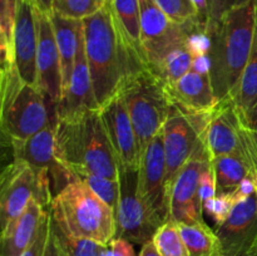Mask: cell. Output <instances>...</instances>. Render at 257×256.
I'll return each instance as SVG.
<instances>
[{
  "label": "cell",
  "mask_w": 257,
  "mask_h": 256,
  "mask_svg": "<svg viewBox=\"0 0 257 256\" xmlns=\"http://www.w3.org/2000/svg\"><path fill=\"white\" fill-rule=\"evenodd\" d=\"M83 27L88 67L100 108L118 94L128 73L147 65L124 45L108 3L94 14L84 18Z\"/></svg>",
  "instance_id": "obj_1"
},
{
  "label": "cell",
  "mask_w": 257,
  "mask_h": 256,
  "mask_svg": "<svg viewBox=\"0 0 257 256\" xmlns=\"http://www.w3.org/2000/svg\"><path fill=\"white\" fill-rule=\"evenodd\" d=\"M256 2L228 9L210 30L208 74L217 100L230 98L247 64L253 43Z\"/></svg>",
  "instance_id": "obj_2"
},
{
  "label": "cell",
  "mask_w": 257,
  "mask_h": 256,
  "mask_svg": "<svg viewBox=\"0 0 257 256\" xmlns=\"http://www.w3.org/2000/svg\"><path fill=\"white\" fill-rule=\"evenodd\" d=\"M58 160L79 177L85 173L119 180V165L109 142L99 109L72 119H58L55 132Z\"/></svg>",
  "instance_id": "obj_3"
},
{
  "label": "cell",
  "mask_w": 257,
  "mask_h": 256,
  "mask_svg": "<svg viewBox=\"0 0 257 256\" xmlns=\"http://www.w3.org/2000/svg\"><path fill=\"white\" fill-rule=\"evenodd\" d=\"M57 105L38 88L25 83L15 62L2 60L0 130L3 143L9 147L29 140L57 118Z\"/></svg>",
  "instance_id": "obj_4"
},
{
  "label": "cell",
  "mask_w": 257,
  "mask_h": 256,
  "mask_svg": "<svg viewBox=\"0 0 257 256\" xmlns=\"http://www.w3.org/2000/svg\"><path fill=\"white\" fill-rule=\"evenodd\" d=\"M50 215L78 237L109 245L117 233L115 212L84 181L65 186L50 205Z\"/></svg>",
  "instance_id": "obj_5"
},
{
  "label": "cell",
  "mask_w": 257,
  "mask_h": 256,
  "mask_svg": "<svg viewBox=\"0 0 257 256\" xmlns=\"http://www.w3.org/2000/svg\"><path fill=\"white\" fill-rule=\"evenodd\" d=\"M137 135L141 152L162 131L173 105L166 85L147 67L130 72L119 89Z\"/></svg>",
  "instance_id": "obj_6"
},
{
  "label": "cell",
  "mask_w": 257,
  "mask_h": 256,
  "mask_svg": "<svg viewBox=\"0 0 257 256\" xmlns=\"http://www.w3.org/2000/svg\"><path fill=\"white\" fill-rule=\"evenodd\" d=\"M52 181L48 170L14 160L4 168L0 178V225L2 232L14 222L32 200L44 207L53 202Z\"/></svg>",
  "instance_id": "obj_7"
},
{
  "label": "cell",
  "mask_w": 257,
  "mask_h": 256,
  "mask_svg": "<svg viewBox=\"0 0 257 256\" xmlns=\"http://www.w3.org/2000/svg\"><path fill=\"white\" fill-rule=\"evenodd\" d=\"M138 196L158 226H162L170 220V195L166 188L163 128L148 142L141 155Z\"/></svg>",
  "instance_id": "obj_8"
},
{
  "label": "cell",
  "mask_w": 257,
  "mask_h": 256,
  "mask_svg": "<svg viewBox=\"0 0 257 256\" xmlns=\"http://www.w3.org/2000/svg\"><path fill=\"white\" fill-rule=\"evenodd\" d=\"M117 233L131 242L145 245L153 240L160 228L138 196V171L119 166V202L117 213Z\"/></svg>",
  "instance_id": "obj_9"
},
{
  "label": "cell",
  "mask_w": 257,
  "mask_h": 256,
  "mask_svg": "<svg viewBox=\"0 0 257 256\" xmlns=\"http://www.w3.org/2000/svg\"><path fill=\"white\" fill-rule=\"evenodd\" d=\"M211 165V158L201 140L185 167L178 173L171 190L170 218L176 223L203 222V202L200 196V180Z\"/></svg>",
  "instance_id": "obj_10"
},
{
  "label": "cell",
  "mask_w": 257,
  "mask_h": 256,
  "mask_svg": "<svg viewBox=\"0 0 257 256\" xmlns=\"http://www.w3.org/2000/svg\"><path fill=\"white\" fill-rule=\"evenodd\" d=\"M141 42L147 68L153 67L166 52L187 39L191 22L177 24L155 0H140Z\"/></svg>",
  "instance_id": "obj_11"
},
{
  "label": "cell",
  "mask_w": 257,
  "mask_h": 256,
  "mask_svg": "<svg viewBox=\"0 0 257 256\" xmlns=\"http://www.w3.org/2000/svg\"><path fill=\"white\" fill-rule=\"evenodd\" d=\"M171 103L190 119L198 133L202 132L207 115L218 104L207 69L192 67L182 78L166 85Z\"/></svg>",
  "instance_id": "obj_12"
},
{
  "label": "cell",
  "mask_w": 257,
  "mask_h": 256,
  "mask_svg": "<svg viewBox=\"0 0 257 256\" xmlns=\"http://www.w3.org/2000/svg\"><path fill=\"white\" fill-rule=\"evenodd\" d=\"M200 137L211 161L231 153L248 152L243 127L231 98L220 100L211 110Z\"/></svg>",
  "instance_id": "obj_13"
},
{
  "label": "cell",
  "mask_w": 257,
  "mask_h": 256,
  "mask_svg": "<svg viewBox=\"0 0 257 256\" xmlns=\"http://www.w3.org/2000/svg\"><path fill=\"white\" fill-rule=\"evenodd\" d=\"M58 117L45 125L40 132L24 142L13 145L14 160L24 161L37 168L48 170L52 181L53 195L57 196L63 188L75 180L73 173L58 160L55 155V132Z\"/></svg>",
  "instance_id": "obj_14"
},
{
  "label": "cell",
  "mask_w": 257,
  "mask_h": 256,
  "mask_svg": "<svg viewBox=\"0 0 257 256\" xmlns=\"http://www.w3.org/2000/svg\"><path fill=\"white\" fill-rule=\"evenodd\" d=\"M109 142L117 156L118 165L131 171H138L141 165V148L120 93L99 108Z\"/></svg>",
  "instance_id": "obj_15"
},
{
  "label": "cell",
  "mask_w": 257,
  "mask_h": 256,
  "mask_svg": "<svg viewBox=\"0 0 257 256\" xmlns=\"http://www.w3.org/2000/svg\"><path fill=\"white\" fill-rule=\"evenodd\" d=\"M201 137L182 112L173 107L163 125L166 158V188L170 195L175 180L200 145Z\"/></svg>",
  "instance_id": "obj_16"
},
{
  "label": "cell",
  "mask_w": 257,
  "mask_h": 256,
  "mask_svg": "<svg viewBox=\"0 0 257 256\" xmlns=\"http://www.w3.org/2000/svg\"><path fill=\"white\" fill-rule=\"evenodd\" d=\"M35 22L38 29L37 85L54 104H58L63 95V75L54 29L49 14L40 12L37 7Z\"/></svg>",
  "instance_id": "obj_17"
},
{
  "label": "cell",
  "mask_w": 257,
  "mask_h": 256,
  "mask_svg": "<svg viewBox=\"0 0 257 256\" xmlns=\"http://www.w3.org/2000/svg\"><path fill=\"white\" fill-rule=\"evenodd\" d=\"M221 256H246L257 237V192L238 201L230 216L216 226Z\"/></svg>",
  "instance_id": "obj_18"
},
{
  "label": "cell",
  "mask_w": 257,
  "mask_h": 256,
  "mask_svg": "<svg viewBox=\"0 0 257 256\" xmlns=\"http://www.w3.org/2000/svg\"><path fill=\"white\" fill-rule=\"evenodd\" d=\"M97 109H99V105L93 89L83 34L78 45L72 78L57 104V117L58 119H72Z\"/></svg>",
  "instance_id": "obj_19"
},
{
  "label": "cell",
  "mask_w": 257,
  "mask_h": 256,
  "mask_svg": "<svg viewBox=\"0 0 257 256\" xmlns=\"http://www.w3.org/2000/svg\"><path fill=\"white\" fill-rule=\"evenodd\" d=\"M37 52L35 3L34 0H19L14 28V59L22 79L32 85H37L38 80Z\"/></svg>",
  "instance_id": "obj_20"
},
{
  "label": "cell",
  "mask_w": 257,
  "mask_h": 256,
  "mask_svg": "<svg viewBox=\"0 0 257 256\" xmlns=\"http://www.w3.org/2000/svg\"><path fill=\"white\" fill-rule=\"evenodd\" d=\"M50 207H44L37 200H32L22 215L2 232L0 256H20L37 237L40 225Z\"/></svg>",
  "instance_id": "obj_21"
},
{
  "label": "cell",
  "mask_w": 257,
  "mask_h": 256,
  "mask_svg": "<svg viewBox=\"0 0 257 256\" xmlns=\"http://www.w3.org/2000/svg\"><path fill=\"white\" fill-rule=\"evenodd\" d=\"M62 62L63 93L67 89L74 68L75 55L80 38L84 34L83 20L70 19L52 12L49 14Z\"/></svg>",
  "instance_id": "obj_22"
},
{
  "label": "cell",
  "mask_w": 257,
  "mask_h": 256,
  "mask_svg": "<svg viewBox=\"0 0 257 256\" xmlns=\"http://www.w3.org/2000/svg\"><path fill=\"white\" fill-rule=\"evenodd\" d=\"M211 167L216 178L217 193L232 192L248 177L257 180V171L248 152L221 156L211 161Z\"/></svg>",
  "instance_id": "obj_23"
},
{
  "label": "cell",
  "mask_w": 257,
  "mask_h": 256,
  "mask_svg": "<svg viewBox=\"0 0 257 256\" xmlns=\"http://www.w3.org/2000/svg\"><path fill=\"white\" fill-rule=\"evenodd\" d=\"M108 4L110 5L118 33L127 49L145 62L141 42L140 0H110Z\"/></svg>",
  "instance_id": "obj_24"
},
{
  "label": "cell",
  "mask_w": 257,
  "mask_h": 256,
  "mask_svg": "<svg viewBox=\"0 0 257 256\" xmlns=\"http://www.w3.org/2000/svg\"><path fill=\"white\" fill-rule=\"evenodd\" d=\"M192 50L187 39L171 48L153 67L148 68L165 85H171L190 72L193 67Z\"/></svg>",
  "instance_id": "obj_25"
},
{
  "label": "cell",
  "mask_w": 257,
  "mask_h": 256,
  "mask_svg": "<svg viewBox=\"0 0 257 256\" xmlns=\"http://www.w3.org/2000/svg\"><path fill=\"white\" fill-rule=\"evenodd\" d=\"M190 256H221V243L215 231L203 221L200 223H177Z\"/></svg>",
  "instance_id": "obj_26"
},
{
  "label": "cell",
  "mask_w": 257,
  "mask_h": 256,
  "mask_svg": "<svg viewBox=\"0 0 257 256\" xmlns=\"http://www.w3.org/2000/svg\"><path fill=\"white\" fill-rule=\"evenodd\" d=\"M255 2L256 24L252 48H251L250 57H248L245 70L241 75L240 82L230 97L238 113L247 110L257 99V0Z\"/></svg>",
  "instance_id": "obj_27"
},
{
  "label": "cell",
  "mask_w": 257,
  "mask_h": 256,
  "mask_svg": "<svg viewBox=\"0 0 257 256\" xmlns=\"http://www.w3.org/2000/svg\"><path fill=\"white\" fill-rule=\"evenodd\" d=\"M50 228L67 256H113L109 245H103L97 241L72 235L59 222H57L52 215H50Z\"/></svg>",
  "instance_id": "obj_28"
},
{
  "label": "cell",
  "mask_w": 257,
  "mask_h": 256,
  "mask_svg": "<svg viewBox=\"0 0 257 256\" xmlns=\"http://www.w3.org/2000/svg\"><path fill=\"white\" fill-rule=\"evenodd\" d=\"M19 0H0V49L2 60L14 59V28Z\"/></svg>",
  "instance_id": "obj_29"
},
{
  "label": "cell",
  "mask_w": 257,
  "mask_h": 256,
  "mask_svg": "<svg viewBox=\"0 0 257 256\" xmlns=\"http://www.w3.org/2000/svg\"><path fill=\"white\" fill-rule=\"evenodd\" d=\"M152 241L161 256H190L178 225L171 218L160 226Z\"/></svg>",
  "instance_id": "obj_30"
},
{
  "label": "cell",
  "mask_w": 257,
  "mask_h": 256,
  "mask_svg": "<svg viewBox=\"0 0 257 256\" xmlns=\"http://www.w3.org/2000/svg\"><path fill=\"white\" fill-rule=\"evenodd\" d=\"M104 4V0H53L52 12L70 19L83 20Z\"/></svg>",
  "instance_id": "obj_31"
},
{
  "label": "cell",
  "mask_w": 257,
  "mask_h": 256,
  "mask_svg": "<svg viewBox=\"0 0 257 256\" xmlns=\"http://www.w3.org/2000/svg\"><path fill=\"white\" fill-rule=\"evenodd\" d=\"M77 180H82L117 213L118 202H119V180H109L100 176L85 173L79 176Z\"/></svg>",
  "instance_id": "obj_32"
},
{
  "label": "cell",
  "mask_w": 257,
  "mask_h": 256,
  "mask_svg": "<svg viewBox=\"0 0 257 256\" xmlns=\"http://www.w3.org/2000/svg\"><path fill=\"white\" fill-rule=\"evenodd\" d=\"M197 10V23L202 25L207 33L215 27L222 15L230 9L227 0H191Z\"/></svg>",
  "instance_id": "obj_33"
},
{
  "label": "cell",
  "mask_w": 257,
  "mask_h": 256,
  "mask_svg": "<svg viewBox=\"0 0 257 256\" xmlns=\"http://www.w3.org/2000/svg\"><path fill=\"white\" fill-rule=\"evenodd\" d=\"M172 22L185 24L197 18V10L191 0H155Z\"/></svg>",
  "instance_id": "obj_34"
},
{
  "label": "cell",
  "mask_w": 257,
  "mask_h": 256,
  "mask_svg": "<svg viewBox=\"0 0 257 256\" xmlns=\"http://www.w3.org/2000/svg\"><path fill=\"white\" fill-rule=\"evenodd\" d=\"M237 202L232 192L217 193L215 197L203 203V211H206L213 218L216 226H218L225 222Z\"/></svg>",
  "instance_id": "obj_35"
},
{
  "label": "cell",
  "mask_w": 257,
  "mask_h": 256,
  "mask_svg": "<svg viewBox=\"0 0 257 256\" xmlns=\"http://www.w3.org/2000/svg\"><path fill=\"white\" fill-rule=\"evenodd\" d=\"M49 226H50V208L48 215L45 216L44 221L40 225L39 231H38L37 237L32 242V245L24 251L20 256H43L45 250V243H47L48 233H49Z\"/></svg>",
  "instance_id": "obj_36"
},
{
  "label": "cell",
  "mask_w": 257,
  "mask_h": 256,
  "mask_svg": "<svg viewBox=\"0 0 257 256\" xmlns=\"http://www.w3.org/2000/svg\"><path fill=\"white\" fill-rule=\"evenodd\" d=\"M217 195V187H216V178L213 175V171L211 165L206 168L201 175L200 180V196L202 202L205 203L206 201L210 198L215 197Z\"/></svg>",
  "instance_id": "obj_37"
},
{
  "label": "cell",
  "mask_w": 257,
  "mask_h": 256,
  "mask_svg": "<svg viewBox=\"0 0 257 256\" xmlns=\"http://www.w3.org/2000/svg\"><path fill=\"white\" fill-rule=\"evenodd\" d=\"M113 256H136L132 242L122 237H114L109 243Z\"/></svg>",
  "instance_id": "obj_38"
},
{
  "label": "cell",
  "mask_w": 257,
  "mask_h": 256,
  "mask_svg": "<svg viewBox=\"0 0 257 256\" xmlns=\"http://www.w3.org/2000/svg\"><path fill=\"white\" fill-rule=\"evenodd\" d=\"M238 113V112H237ZM241 124L251 132H257V99L247 110L238 113Z\"/></svg>",
  "instance_id": "obj_39"
},
{
  "label": "cell",
  "mask_w": 257,
  "mask_h": 256,
  "mask_svg": "<svg viewBox=\"0 0 257 256\" xmlns=\"http://www.w3.org/2000/svg\"><path fill=\"white\" fill-rule=\"evenodd\" d=\"M43 256H67L65 251L60 246L59 241L57 240L55 235L53 233L52 228L49 226V233H48L47 243H45V250L44 255Z\"/></svg>",
  "instance_id": "obj_40"
},
{
  "label": "cell",
  "mask_w": 257,
  "mask_h": 256,
  "mask_svg": "<svg viewBox=\"0 0 257 256\" xmlns=\"http://www.w3.org/2000/svg\"><path fill=\"white\" fill-rule=\"evenodd\" d=\"M243 137H245V142L246 146H247L251 160H252L257 171V132H251V131L246 130V128L243 127Z\"/></svg>",
  "instance_id": "obj_41"
},
{
  "label": "cell",
  "mask_w": 257,
  "mask_h": 256,
  "mask_svg": "<svg viewBox=\"0 0 257 256\" xmlns=\"http://www.w3.org/2000/svg\"><path fill=\"white\" fill-rule=\"evenodd\" d=\"M140 256H161V253L158 252V250L156 248L153 241H148L145 245H142Z\"/></svg>",
  "instance_id": "obj_42"
},
{
  "label": "cell",
  "mask_w": 257,
  "mask_h": 256,
  "mask_svg": "<svg viewBox=\"0 0 257 256\" xmlns=\"http://www.w3.org/2000/svg\"><path fill=\"white\" fill-rule=\"evenodd\" d=\"M35 7L40 10V12L45 13V14H50L53 8V0H34Z\"/></svg>",
  "instance_id": "obj_43"
},
{
  "label": "cell",
  "mask_w": 257,
  "mask_h": 256,
  "mask_svg": "<svg viewBox=\"0 0 257 256\" xmlns=\"http://www.w3.org/2000/svg\"><path fill=\"white\" fill-rule=\"evenodd\" d=\"M228 2V7L233 8V7H237V5H241V4H245V3L250 2V0H227Z\"/></svg>",
  "instance_id": "obj_44"
},
{
  "label": "cell",
  "mask_w": 257,
  "mask_h": 256,
  "mask_svg": "<svg viewBox=\"0 0 257 256\" xmlns=\"http://www.w3.org/2000/svg\"><path fill=\"white\" fill-rule=\"evenodd\" d=\"M246 256H257V237H256L255 242H253L252 246H251L250 250H248L247 255Z\"/></svg>",
  "instance_id": "obj_45"
},
{
  "label": "cell",
  "mask_w": 257,
  "mask_h": 256,
  "mask_svg": "<svg viewBox=\"0 0 257 256\" xmlns=\"http://www.w3.org/2000/svg\"><path fill=\"white\" fill-rule=\"evenodd\" d=\"M110 2V0H105V3H109Z\"/></svg>",
  "instance_id": "obj_46"
},
{
  "label": "cell",
  "mask_w": 257,
  "mask_h": 256,
  "mask_svg": "<svg viewBox=\"0 0 257 256\" xmlns=\"http://www.w3.org/2000/svg\"><path fill=\"white\" fill-rule=\"evenodd\" d=\"M104 2H105V0H104Z\"/></svg>",
  "instance_id": "obj_47"
},
{
  "label": "cell",
  "mask_w": 257,
  "mask_h": 256,
  "mask_svg": "<svg viewBox=\"0 0 257 256\" xmlns=\"http://www.w3.org/2000/svg\"><path fill=\"white\" fill-rule=\"evenodd\" d=\"M256 192H257V191H256Z\"/></svg>",
  "instance_id": "obj_48"
}]
</instances>
